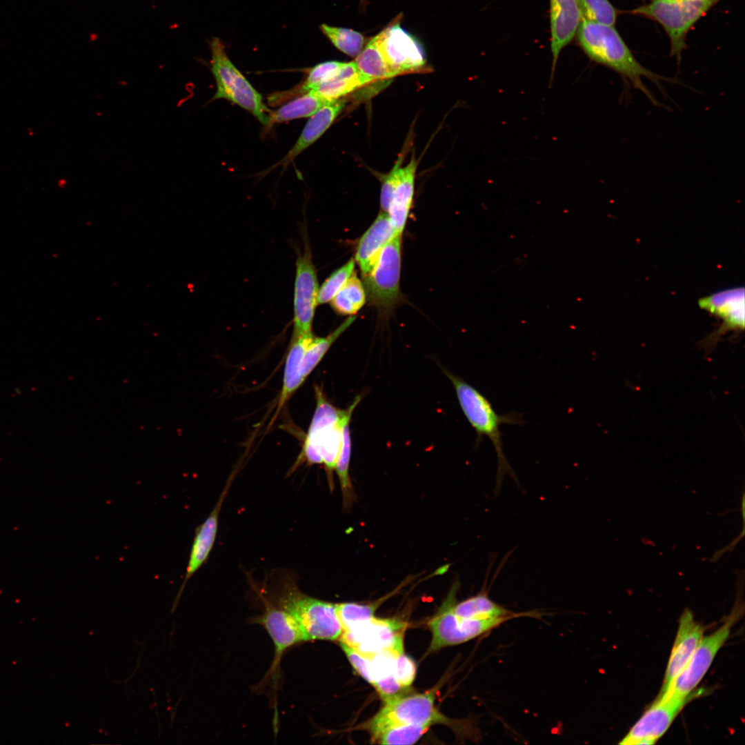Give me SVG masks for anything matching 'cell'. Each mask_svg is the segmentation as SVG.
<instances>
[{"label": "cell", "instance_id": "22", "mask_svg": "<svg viewBox=\"0 0 745 745\" xmlns=\"http://www.w3.org/2000/svg\"><path fill=\"white\" fill-rule=\"evenodd\" d=\"M455 602L451 606L452 611L456 615L465 618L479 620L504 619L509 621L522 617H540L538 612L517 613L498 604L490 599L486 589L457 604Z\"/></svg>", "mask_w": 745, "mask_h": 745}, {"label": "cell", "instance_id": "21", "mask_svg": "<svg viewBox=\"0 0 745 745\" xmlns=\"http://www.w3.org/2000/svg\"><path fill=\"white\" fill-rule=\"evenodd\" d=\"M345 106L346 101L341 98L327 103L310 116L295 145L278 164L287 165L319 139Z\"/></svg>", "mask_w": 745, "mask_h": 745}, {"label": "cell", "instance_id": "35", "mask_svg": "<svg viewBox=\"0 0 745 745\" xmlns=\"http://www.w3.org/2000/svg\"><path fill=\"white\" fill-rule=\"evenodd\" d=\"M350 448L349 423H347L344 428L341 448L335 468L342 490L344 505H348L352 499V486L348 474Z\"/></svg>", "mask_w": 745, "mask_h": 745}, {"label": "cell", "instance_id": "7", "mask_svg": "<svg viewBox=\"0 0 745 745\" xmlns=\"http://www.w3.org/2000/svg\"><path fill=\"white\" fill-rule=\"evenodd\" d=\"M401 236H395L382 249L370 270L362 277L369 303L381 314H387L400 299Z\"/></svg>", "mask_w": 745, "mask_h": 745}, {"label": "cell", "instance_id": "12", "mask_svg": "<svg viewBox=\"0 0 745 745\" xmlns=\"http://www.w3.org/2000/svg\"><path fill=\"white\" fill-rule=\"evenodd\" d=\"M319 289L317 272L306 239L304 252L298 255L296 261L292 339L311 332Z\"/></svg>", "mask_w": 745, "mask_h": 745}, {"label": "cell", "instance_id": "18", "mask_svg": "<svg viewBox=\"0 0 745 745\" xmlns=\"http://www.w3.org/2000/svg\"><path fill=\"white\" fill-rule=\"evenodd\" d=\"M581 21L578 0H550L551 80L560 52L573 39Z\"/></svg>", "mask_w": 745, "mask_h": 745}, {"label": "cell", "instance_id": "19", "mask_svg": "<svg viewBox=\"0 0 745 745\" xmlns=\"http://www.w3.org/2000/svg\"><path fill=\"white\" fill-rule=\"evenodd\" d=\"M698 306L702 310L721 319V333L744 328V288L737 287L722 290L700 298Z\"/></svg>", "mask_w": 745, "mask_h": 745}, {"label": "cell", "instance_id": "17", "mask_svg": "<svg viewBox=\"0 0 745 745\" xmlns=\"http://www.w3.org/2000/svg\"><path fill=\"white\" fill-rule=\"evenodd\" d=\"M258 620L267 630L275 648L272 672L277 668L281 657L288 648L306 639L295 618L281 607L266 602L265 610Z\"/></svg>", "mask_w": 745, "mask_h": 745}, {"label": "cell", "instance_id": "27", "mask_svg": "<svg viewBox=\"0 0 745 745\" xmlns=\"http://www.w3.org/2000/svg\"><path fill=\"white\" fill-rule=\"evenodd\" d=\"M327 101L315 90H310L283 105L275 111H270V123L288 121L308 117L315 114L327 103Z\"/></svg>", "mask_w": 745, "mask_h": 745}, {"label": "cell", "instance_id": "24", "mask_svg": "<svg viewBox=\"0 0 745 745\" xmlns=\"http://www.w3.org/2000/svg\"><path fill=\"white\" fill-rule=\"evenodd\" d=\"M368 83L358 71L355 62L351 61L344 63L334 75L312 90L316 91L327 101L332 102Z\"/></svg>", "mask_w": 745, "mask_h": 745}, {"label": "cell", "instance_id": "28", "mask_svg": "<svg viewBox=\"0 0 745 745\" xmlns=\"http://www.w3.org/2000/svg\"><path fill=\"white\" fill-rule=\"evenodd\" d=\"M355 319V316L348 317L326 337H313L305 351L301 364V375L304 380L320 362L332 344L353 323Z\"/></svg>", "mask_w": 745, "mask_h": 745}, {"label": "cell", "instance_id": "38", "mask_svg": "<svg viewBox=\"0 0 745 745\" xmlns=\"http://www.w3.org/2000/svg\"><path fill=\"white\" fill-rule=\"evenodd\" d=\"M393 675L402 688L409 686L415 676V666L413 661L404 653L395 656Z\"/></svg>", "mask_w": 745, "mask_h": 745}, {"label": "cell", "instance_id": "8", "mask_svg": "<svg viewBox=\"0 0 745 745\" xmlns=\"http://www.w3.org/2000/svg\"><path fill=\"white\" fill-rule=\"evenodd\" d=\"M435 691L401 697L395 696L385 702L384 706L372 717L368 728L374 736L384 728L395 725H417L429 728L437 723L448 724V719L435 706Z\"/></svg>", "mask_w": 745, "mask_h": 745}, {"label": "cell", "instance_id": "32", "mask_svg": "<svg viewBox=\"0 0 745 745\" xmlns=\"http://www.w3.org/2000/svg\"><path fill=\"white\" fill-rule=\"evenodd\" d=\"M582 19L599 24L613 26L617 11L608 0H578Z\"/></svg>", "mask_w": 745, "mask_h": 745}, {"label": "cell", "instance_id": "37", "mask_svg": "<svg viewBox=\"0 0 745 745\" xmlns=\"http://www.w3.org/2000/svg\"><path fill=\"white\" fill-rule=\"evenodd\" d=\"M404 157V154H401L390 172L381 178L380 205L382 212H388L392 196L401 175Z\"/></svg>", "mask_w": 745, "mask_h": 745}, {"label": "cell", "instance_id": "5", "mask_svg": "<svg viewBox=\"0 0 745 745\" xmlns=\"http://www.w3.org/2000/svg\"><path fill=\"white\" fill-rule=\"evenodd\" d=\"M720 0H653L630 12L660 23L670 41V54L679 61L691 27Z\"/></svg>", "mask_w": 745, "mask_h": 745}, {"label": "cell", "instance_id": "25", "mask_svg": "<svg viewBox=\"0 0 745 745\" xmlns=\"http://www.w3.org/2000/svg\"><path fill=\"white\" fill-rule=\"evenodd\" d=\"M313 337L312 332H310L292 339L286 360L283 386L278 401L277 412L304 381L301 375V364L305 351Z\"/></svg>", "mask_w": 745, "mask_h": 745}, {"label": "cell", "instance_id": "16", "mask_svg": "<svg viewBox=\"0 0 745 745\" xmlns=\"http://www.w3.org/2000/svg\"><path fill=\"white\" fill-rule=\"evenodd\" d=\"M704 627L686 608L681 615L659 694L664 693L688 663L704 633Z\"/></svg>", "mask_w": 745, "mask_h": 745}, {"label": "cell", "instance_id": "10", "mask_svg": "<svg viewBox=\"0 0 745 745\" xmlns=\"http://www.w3.org/2000/svg\"><path fill=\"white\" fill-rule=\"evenodd\" d=\"M406 628V624L400 620L374 617L343 631L339 640L369 659L381 652L396 656L404 653L403 636Z\"/></svg>", "mask_w": 745, "mask_h": 745}, {"label": "cell", "instance_id": "9", "mask_svg": "<svg viewBox=\"0 0 745 745\" xmlns=\"http://www.w3.org/2000/svg\"><path fill=\"white\" fill-rule=\"evenodd\" d=\"M739 614V612H732L718 629L702 637L683 670L669 688L658 696L690 700L692 692L701 682L729 637Z\"/></svg>", "mask_w": 745, "mask_h": 745}, {"label": "cell", "instance_id": "36", "mask_svg": "<svg viewBox=\"0 0 745 745\" xmlns=\"http://www.w3.org/2000/svg\"><path fill=\"white\" fill-rule=\"evenodd\" d=\"M343 64L344 62L328 61L316 65L310 69L306 80L296 93L303 95L316 89L321 83L334 75Z\"/></svg>", "mask_w": 745, "mask_h": 745}, {"label": "cell", "instance_id": "33", "mask_svg": "<svg viewBox=\"0 0 745 745\" xmlns=\"http://www.w3.org/2000/svg\"><path fill=\"white\" fill-rule=\"evenodd\" d=\"M377 604L361 605L355 603L336 604L337 614L342 627V632L374 617Z\"/></svg>", "mask_w": 745, "mask_h": 745}, {"label": "cell", "instance_id": "26", "mask_svg": "<svg viewBox=\"0 0 745 745\" xmlns=\"http://www.w3.org/2000/svg\"><path fill=\"white\" fill-rule=\"evenodd\" d=\"M354 62L359 73L369 83L395 77L380 48L377 34L363 48Z\"/></svg>", "mask_w": 745, "mask_h": 745}, {"label": "cell", "instance_id": "4", "mask_svg": "<svg viewBox=\"0 0 745 745\" xmlns=\"http://www.w3.org/2000/svg\"><path fill=\"white\" fill-rule=\"evenodd\" d=\"M210 49L211 71L217 84L213 99L230 101L250 112L261 123L269 125L270 110L264 103L261 95L231 62L222 41L213 38Z\"/></svg>", "mask_w": 745, "mask_h": 745}, {"label": "cell", "instance_id": "1", "mask_svg": "<svg viewBox=\"0 0 745 745\" xmlns=\"http://www.w3.org/2000/svg\"><path fill=\"white\" fill-rule=\"evenodd\" d=\"M578 43L588 58L618 73L626 83L642 92L655 104L658 103L643 82L646 77L659 89L664 78L644 67L633 56L613 26L582 19L577 31Z\"/></svg>", "mask_w": 745, "mask_h": 745}, {"label": "cell", "instance_id": "6", "mask_svg": "<svg viewBox=\"0 0 745 745\" xmlns=\"http://www.w3.org/2000/svg\"><path fill=\"white\" fill-rule=\"evenodd\" d=\"M280 606L297 621L306 641L339 639L342 627L336 604L308 596L298 590L295 584L287 582L281 593Z\"/></svg>", "mask_w": 745, "mask_h": 745}, {"label": "cell", "instance_id": "2", "mask_svg": "<svg viewBox=\"0 0 745 745\" xmlns=\"http://www.w3.org/2000/svg\"><path fill=\"white\" fill-rule=\"evenodd\" d=\"M444 372L454 386L463 413L476 432V443L480 444L486 436L494 446L498 463L497 486H500L506 473L515 478L504 453L500 427L504 424H523L524 421L522 415L517 413L499 415L486 397L477 389L452 372L446 370Z\"/></svg>", "mask_w": 745, "mask_h": 745}, {"label": "cell", "instance_id": "20", "mask_svg": "<svg viewBox=\"0 0 745 745\" xmlns=\"http://www.w3.org/2000/svg\"><path fill=\"white\" fill-rule=\"evenodd\" d=\"M395 236L397 235L388 213L381 211L357 244L355 260L359 266L362 277L370 272L384 247Z\"/></svg>", "mask_w": 745, "mask_h": 745}, {"label": "cell", "instance_id": "15", "mask_svg": "<svg viewBox=\"0 0 745 745\" xmlns=\"http://www.w3.org/2000/svg\"><path fill=\"white\" fill-rule=\"evenodd\" d=\"M232 480L233 475L228 480L224 489L209 515L195 530L185 575L178 593L174 600L170 613H173L177 609L181 595L189 579L202 566L208 558L216 539L221 506L228 493Z\"/></svg>", "mask_w": 745, "mask_h": 745}, {"label": "cell", "instance_id": "30", "mask_svg": "<svg viewBox=\"0 0 745 745\" xmlns=\"http://www.w3.org/2000/svg\"><path fill=\"white\" fill-rule=\"evenodd\" d=\"M320 28L338 50L350 57H357L364 48L365 38L359 32L327 24H322Z\"/></svg>", "mask_w": 745, "mask_h": 745}, {"label": "cell", "instance_id": "31", "mask_svg": "<svg viewBox=\"0 0 745 745\" xmlns=\"http://www.w3.org/2000/svg\"><path fill=\"white\" fill-rule=\"evenodd\" d=\"M428 728L417 725H395L384 728L372 738L381 744H413Z\"/></svg>", "mask_w": 745, "mask_h": 745}, {"label": "cell", "instance_id": "29", "mask_svg": "<svg viewBox=\"0 0 745 745\" xmlns=\"http://www.w3.org/2000/svg\"><path fill=\"white\" fill-rule=\"evenodd\" d=\"M366 291L354 271L345 285L330 301L331 306L340 315H355L365 304Z\"/></svg>", "mask_w": 745, "mask_h": 745}, {"label": "cell", "instance_id": "14", "mask_svg": "<svg viewBox=\"0 0 745 745\" xmlns=\"http://www.w3.org/2000/svg\"><path fill=\"white\" fill-rule=\"evenodd\" d=\"M688 699L657 696L619 742L624 745L654 744L666 732Z\"/></svg>", "mask_w": 745, "mask_h": 745}, {"label": "cell", "instance_id": "34", "mask_svg": "<svg viewBox=\"0 0 745 745\" xmlns=\"http://www.w3.org/2000/svg\"><path fill=\"white\" fill-rule=\"evenodd\" d=\"M355 265V260L350 259L324 281L319 289L317 304H326L332 299L353 273Z\"/></svg>", "mask_w": 745, "mask_h": 745}, {"label": "cell", "instance_id": "39", "mask_svg": "<svg viewBox=\"0 0 745 745\" xmlns=\"http://www.w3.org/2000/svg\"><path fill=\"white\" fill-rule=\"evenodd\" d=\"M340 646L354 668L372 685L373 678L371 673L370 659L363 656L355 648L346 644L340 642Z\"/></svg>", "mask_w": 745, "mask_h": 745}, {"label": "cell", "instance_id": "23", "mask_svg": "<svg viewBox=\"0 0 745 745\" xmlns=\"http://www.w3.org/2000/svg\"><path fill=\"white\" fill-rule=\"evenodd\" d=\"M418 163L413 155L409 163L401 168L399 179L392 196L388 215L397 236H401L412 206Z\"/></svg>", "mask_w": 745, "mask_h": 745}, {"label": "cell", "instance_id": "3", "mask_svg": "<svg viewBox=\"0 0 745 745\" xmlns=\"http://www.w3.org/2000/svg\"><path fill=\"white\" fill-rule=\"evenodd\" d=\"M315 394L316 409L301 455L309 464H324L327 470L331 471L335 469L340 453L344 426L350 422L361 397H357L347 409L340 410L325 399L317 386Z\"/></svg>", "mask_w": 745, "mask_h": 745}, {"label": "cell", "instance_id": "11", "mask_svg": "<svg viewBox=\"0 0 745 745\" xmlns=\"http://www.w3.org/2000/svg\"><path fill=\"white\" fill-rule=\"evenodd\" d=\"M457 585L455 584L453 588L451 594L445 602L441 611L428 624L432 633L430 646L431 651L445 646L465 643L485 635L508 622L504 619L479 620L456 615L452 611L451 606L455 601Z\"/></svg>", "mask_w": 745, "mask_h": 745}, {"label": "cell", "instance_id": "13", "mask_svg": "<svg viewBox=\"0 0 745 745\" xmlns=\"http://www.w3.org/2000/svg\"><path fill=\"white\" fill-rule=\"evenodd\" d=\"M380 48L395 77L419 71L426 64L424 50L399 21L388 26L378 34Z\"/></svg>", "mask_w": 745, "mask_h": 745}]
</instances>
